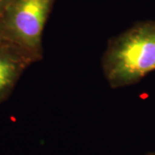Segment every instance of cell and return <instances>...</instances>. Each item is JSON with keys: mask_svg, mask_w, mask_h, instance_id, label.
Returning <instances> with one entry per match:
<instances>
[{"mask_svg": "<svg viewBox=\"0 0 155 155\" xmlns=\"http://www.w3.org/2000/svg\"><path fill=\"white\" fill-rule=\"evenodd\" d=\"M101 64L114 89L137 83L155 71V21L136 22L110 39Z\"/></svg>", "mask_w": 155, "mask_h": 155, "instance_id": "obj_1", "label": "cell"}, {"mask_svg": "<svg viewBox=\"0 0 155 155\" xmlns=\"http://www.w3.org/2000/svg\"><path fill=\"white\" fill-rule=\"evenodd\" d=\"M55 0H13L0 13V41L15 46L34 63L43 57L42 34Z\"/></svg>", "mask_w": 155, "mask_h": 155, "instance_id": "obj_2", "label": "cell"}, {"mask_svg": "<svg viewBox=\"0 0 155 155\" xmlns=\"http://www.w3.org/2000/svg\"><path fill=\"white\" fill-rule=\"evenodd\" d=\"M32 64L21 50L0 41V104L9 97L23 72Z\"/></svg>", "mask_w": 155, "mask_h": 155, "instance_id": "obj_3", "label": "cell"}, {"mask_svg": "<svg viewBox=\"0 0 155 155\" xmlns=\"http://www.w3.org/2000/svg\"><path fill=\"white\" fill-rule=\"evenodd\" d=\"M13 0H0V13L9 5Z\"/></svg>", "mask_w": 155, "mask_h": 155, "instance_id": "obj_4", "label": "cell"}, {"mask_svg": "<svg viewBox=\"0 0 155 155\" xmlns=\"http://www.w3.org/2000/svg\"><path fill=\"white\" fill-rule=\"evenodd\" d=\"M145 155H155V152H150V153H147V154Z\"/></svg>", "mask_w": 155, "mask_h": 155, "instance_id": "obj_5", "label": "cell"}]
</instances>
